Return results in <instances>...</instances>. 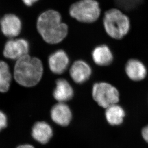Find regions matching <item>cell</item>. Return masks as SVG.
I'll return each instance as SVG.
<instances>
[{
  "label": "cell",
  "mask_w": 148,
  "mask_h": 148,
  "mask_svg": "<svg viewBox=\"0 0 148 148\" xmlns=\"http://www.w3.org/2000/svg\"><path fill=\"white\" fill-rule=\"evenodd\" d=\"M125 70L127 77L133 81H141L147 76V69L138 59H131L127 62Z\"/></svg>",
  "instance_id": "cell-7"
},
{
  "label": "cell",
  "mask_w": 148,
  "mask_h": 148,
  "mask_svg": "<svg viewBox=\"0 0 148 148\" xmlns=\"http://www.w3.org/2000/svg\"><path fill=\"white\" fill-rule=\"evenodd\" d=\"M37 28L44 40L51 44L62 41L68 32V26L62 22L60 14L54 10H48L39 16Z\"/></svg>",
  "instance_id": "cell-1"
},
{
  "label": "cell",
  "mask_w": 148,
  "mask_h": 148,
  "mask_svg": "<svg viewBox=\"0 0 148 148\" xmlns=\"http://www.w3.org/2000/svg\"><path fill=\"white\" fill-rule=\"evenodd\" d=\"M143 0H115L118 5L123 8L130 9L136 7Z\"/></svg>",
  "instance_id": "cell-17"
},
{
  "label": "cell",
  "mask_w": 148,
  "mask_h": 148,
  "mask_svg": "<svg viewBox=\"0 0 148 148\" xmlns=\"http://www.w3.org/2000/svg\"><path fill=\"white\" fill-rule=\"evenodd\" d=\"M142 136L145 141L148 143V125L145 126L141 132Z\"/></svg>",
  "instance_id": "cell-19"
},
{
  "label": "cell",
  "mask_w": 148,
  "mask_h": 148,
  "mask_svg": "<svg viewBox=\"0 0 148 148\" xmlns=\"http://www.w3.org/2000/svg\"><path fill=\"white\" fill-rule=\"evenodd\" d=\"M69 59L66 52L59 50L52 54L49 59V65L52 72L60 74L64 73L68 66Z\"/></svg>",
  "instance_id": "cell-10"
},
{
  "label": "cell",
  "mask_w": 148,
  "mask_h": 148,
  "mask_svg": "<svg viewBox=\"0 0 148 148\" xmlns=\"http://www.w3.org/2000/svg\"><path fill=\"white\" fill-rule=\"evenodd\" d=\"M12 75L8 65L0 60V92L8 91L11 82Z\"/></svg>",
  "instance_id": "cell-16"
},
{
  "label": "cell",
  "mask_w": 148,
  "mask_h": 148,
  "mask_svg": "<svg viewBox=\"0 0 148 148\" xmlns=\"http://www.w3.org/2000/svg\"><path fill=\"white\" fill-rule=\"evenodd\" d=\"M29 49V44L25 39H10L6 43L3 55L5 57L8 59L17 60L27 55Z\"/></svg>",
  "instance_id": "cell-6"
},
{
  "label": "cell",
  "mask_w": 148,
  "mask_h": 148,
  "mask_svg": "<svg viewBox=\"0 0 148 148\" xmlns=\"http://www.w3.org/2000/svg\"><path fill=\"white\" fill-rule=\"evenodd\" d=\"M70 75L76 83L81 84L91 77L92 70L86 62L79 60L74 62L70 68Z\"/></svg>",
  "instance_id": "cell-8"
},
{
  "label": "cell",
  "mask_w": 148,
  "mask_h": 148,
  "mask_svg": "<svg viewBox=\"0 0 148 148\" xmlns=\"http://www.w3.org/2000/svg\"><path fill=\"white\" fill-rule=\"evenodd\" d=\"M7 126V117L3 112L0 111V131Z\"/></svg>",
  "instance_id": "cell-18"
},
{
  "label": "cell",
  "mask_w": 148,
  "mask_h": 148,
  "mask_svg": "<svg viewBox=\"0 0 148 148\" xmlns=\"http://www.w3.org/2000/svg\"><path fill=\"white\" fill-rule=\"evenodd\" d=\"M103 21L106 32L113 39H122L130 31V18L119 9L112 8L106 11Z\"/></svg>",
  "instance_id": "cell-3"
},
{
  "label": "cell",
  "mask_w": 148,
  "mask_h": 148,
  "mask_svg": "<svg viewBox=\"0 0 148 148\" xmlns=\"http://www.w3.org/2000/svg\"><path fill=\"white\" fill-rule=\"evenodd\" d=\"M52 135V128L46 122H38L34 125L32 135L38 142L45 144L49 141Z\"/></svg>",
  "instance_id": "cell-14"
},
{
  "label": "cell",
  "mask_w": 148,
  "mask_h": 148,
  "mask_svg": "<svg viewBox=\"0 0 148 148\" xmlns=\"http://www.w3.org/2000/svg\"><path fill=\"white\" fill-rule=\"evenodd\" d=\"M17 148H34V147L31 145L25 144V145H23L19 146Z\"/></svg>",
  "instance_id": "cell-21"
},
{
  "label": "cell",
  "mask_w": 148,
  "mask_h": 148,
  "mask_svg": "<svg viewBox=\"0 0 148 148\" xmlns=\"http://www.w3.org/2000/svg\"><path fill=\"white\" fill-rule=\"evenodd\" d=\"M101 13L100 4L96 0H80L70 8L72 17L81 22L92 23L99 18Z\"/></svg>",
  "instance_id": "cell-4"
},
{
  "label": "cell",
  "mask_w": 148,
  "mask_h": 148,
  "mask_svg": "<svg viewBox=\"0 0 148 148\" xmlns=\"http://www.w3.org/2000/svg\"><path fill=\"white\" fill-rule=\"evenodd\" d=\"M105 116L109 124L112 126H119L123 122L125 112L121 106L115 104L106 108Z\"/></svg>",
  "instance_id": "cell-15"
},
{
  "label": "cell",
  "mask_w": 148,
  "mask_h": 148,
  "mask_svg": "<svg viewBox=\"0 0 148 148\" xmlns=\"http://www.w3.org/2000/svg\"><path fill=\"white\" fill-rule=\"evenodd\" d=\"M43 73L42 62L37 58L28 54L17 60L14 66V76L20 85L32 87L40 81Z\"/></svg>",
  "instance_id": "cell-2"
},
{
  "label": "cell",
  "mask_w": 148,
  "mask_h": 148,
  "mask_svg": "<svg viewBox=\"0 0 148 148\" xmlns=\"http://www.w3.org/2000/svg\"><path fill=\"white\" fill-rule=\"evenodd\" d=\"M92 60L99 66H109L114 61V55L112 50L108 45H99L95 47L92 53Z\"/></svg>",
  "instance_id": "cell-11"
},
{
  "label": "cell",
  "mask_w": 148,
  "mask_h": 148,
  "mask_svg": "<svg viewBox=\"0 0 148 148\" xmlns=\"http://www.w3.org/2000/svg\"><path fill=\"white\" fill-rule=\"evenodd\" d=\"M73 91L71 85L65 79H60L56 81V86L53 92L55 99L59 103H64L73 97Z\"/></svg>",
  "instance_id": "cell-13"
},
{
  "label": "cell",
  "mask_w": 148,
  "mask_h": 148,
  "mask_svg": "<svg viewBox=\"0 0 148 148\" xmlns=\"http://www.w3.org/2000/svg\"><path fill=\"white\" fill-rule=\"evenodd\" d=\"M24 3L27 6H30L32 5L34 3L38 1V0H22Z\"/></svg>",
  "instance_id": "cell-20"
},
{
  "label": "cell",
  "mask_w": 148,
  "mask_h": 148,
  "mask_svg": "<svg viewBox=\"0 0 148 148\" xmlns=\"http://www.w3.org/2000/svg\"><path fill=\"white\" fill-rule=\"evenodd\" d=\"M51 117L56 124L67 126L71 119V112L70 108L64 103H59L53 106L51 110Z\"/></svg>",
  "instance_id": "cell-12"
},
{
  "label": "cell",
  "mask_w": 148,
  "mask_h": 148,
  "mask_svg": "<svg viewBox=\"0 0 148 148\" xmlns=\"http://www.w3.org/2000/svg\"><path fill=\"white\" fill-rule=\"evenodd\" d=\"M1 31L9 38H14L19 35L22 28L21 20L16 15L6 14L1 21Z\"/></svg>",
  "instance_id": "cell-9"
},
{
  "label": "cell",
  "mask_w": 148,
  "mask_h": 148,
  "mask_svg": "<svg viewBox=\"0 0 148 148\" xmlns=\"http://www.w3.org/2000/svg\"><path fill=\"white\" fill-rule=\"evenodd\" d=\"M92 97L99 106L106 108L115 105L119 100V94L117 89L106 82H97L92 87Z\"/></svg>",
  "instance_id": "cell-5"
}]
</instances>
